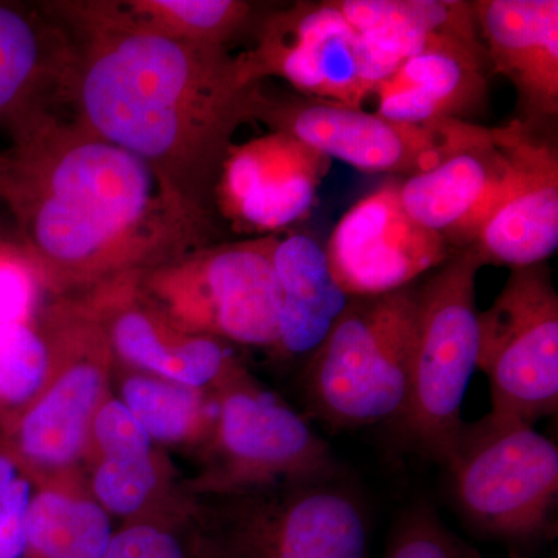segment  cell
<instances>
[{"label":"cell","mask_w":558,"mask_h":558,"mask_svg":"<svg viewBox=\"0 0 558 558\" xmlns=\"http://www.w3.org/2000/svg\"><path fill=\"white\" fill-rule=\"evenodd\" d=\"M75 43L61 89L92 134L145 161L193 218L211 226L234 132L255 117L263 84L227 47L165 38L119 2L54 7Z\"/></svg>","instance_id":"cell-1"},{"label":"cell","mask_w":558,"mask_h":558,"mask_svg":"<svg viewBox=\"0 0 558 558\" xmlns=\"http://www.w3.org/2000/svg\"><path fill=\"white\" fill-rule=\"evenodd\" d=\"M0 172L28 259L58 281H92L204 247L190 215L145 161L44 110L13 124Z\"/></svg>","instance_id":"cell-2"},{"label":"cell","mask_w":558,"mask_h":558,"mask_svg":"<svg viewBox=\"0 0 558 558\" xmlns=\"http://www.w3.org/2000/svg\"><path fill=\"white\" fill-rule=\"evenodd\" d=\"M444 468L473 534L531 557L557 537L558 449L532 425L490 413L464 422Z\"/></svg>","instance_id":"cell-3"},{"label":"cell","mask_w":558,"mask_h":558,"mask_svg":"<svg viewBox=\"0 0 558 558\" xmlns=\"http://www.w3.org/2000/svg\"><path fill=\"white\" fill-rule=\"evenodd\" d=\"M417 286L351 299L307 359L312 413L332 428L398 422L409 399Z\"/></svg>","instance_id":"cell-4"},{"label":"cell","mask_w":558,"mask_h":558,"mask_svg":"<svg viewBox=\"0 0 558 558\" xmlns=\"http://www.w3.org/2000/svg\"><path fill=\"white\" fill-rule=\"evenodd\" d=\"M481 267L473 248L457 250L417 286L409 399L395 425L407 444L442 468L464 425L462 403L478 369Z\"/></svg>","instance_id":"cell-5"},{"label":"cell","mask_w":558,"mask_h":558,"mask_svg":"<svg viewBox=\"0 0 558 558\" xmlns=\"http://www.w3.org/2000/svg\"><path fill=\"white\" fill-rule=\"evenodd\" d=\"M253 120L263 121L270 131L293 135L330 160L344 161L355 170L405 178L433 170L494 135V128L472 121L400 123L339 102L301 95L270 97L263 86Z\"/></svg>","instance_id":"cell-6"},{"label":"cell","mask_w":558,"mask_h":558,"mask_svg":"<svg viewBox=\"0 0 558 558\" xmlns=\"http://www.w3.org/2000/svg\"><path fill=\"white\" fill-rule=\"evenodd\" d=\"M478 369L490 387V414L534 427L558 410V293L548 264L510 269L478 314Z\"/></svg>","instance_id":"cell-7"},{"label":"cell","mask_w":558,"mask_h":558,"mask_svg":"<svg viewBox=\"0 0 558 558\" xmlns=\"http://www.w3.org/2000/svg\"><path fill=\"white\" fill-rule=\"evenodd\" d=\"M275 238L201 247L150 277L182 329L248 344L277 347L281 296L271 250Z\"/></svg>","instance_id":"cell-8"},{"label":"cell","mask_w":558,"mask_h":558,"mask_svg":"<svg viewBox=\"0 0 558 558\" xmlns=\"http://www.w3.org/2000/svg\"><path fill=\"white\" fill-rule=\"evenodd\" d=\"M255 83L277 76L301 97L362 108L402 62L360 35L336 2H296L264 22L242 53Z\"/></svg>","instance_id":"cell-9"},{"label":"cell","mask_w":558,"mask_h":558,"mask_svg":"<svg viewBox=\"0 0 558 558\" xmlns=\"http://www.w3.org/2000/svg\"><path fill=\"white\" fill-rule=\"evenodd\" d=\"M241 505L208 539L209 558H371L368 508L341 473Z\"/></svg>","instance_id":"cell-10"},{"label":"cell","mask_w":558,"mask_h":558,"mask_svg":"<svg viewBox=\"0 0 558 558\" xmlns=\"http://www.w3.org/2000/svg\"><path fill=\"white\" fill-rule=\"evenodd\" d=\"M399 189L392 180L355 202L325 245L330 271L351 299L409 288L450 258L446 241L410 218Z\"/></svg>","instance_id":"cell-11"},{"label":"cell","mask_w":558,"mask_h":558,"mask_svg":"<svg viewBox=\"0 0 558 558\" xmlns=\"http://www.w3.org/2000/svg\"><path fill=\"white\" fill-rule=\"evenodd\" d=\"M218 439L233 484L290 486L341 473L329 444L299 413L240 381H229L219 400Z\"/></svg>","instance_id":"cell-12"},{"label":"cell","mask_w":558,"mask_h":558,"mask_svg":"<svg viewBox=\"0 0 558 558\" xmlns=\"http://www.w3.org/2000/svg\"><path fill=\"white\" fill-rule=\"evenodd\" d=\"M330 163L325 154L281 131L231 145L216 207L238 231L277 236L310 216Z\"/></svg>","instance_id":"cell-13"},{"label":"cell","mask_w":558,"mask_h":558,"mask_svg":"<svg viewBox=\"0 0 558 558\" xmlns=\"http://www.w3.org/2000/svg\"><path fill=\"white\" fill-rule=\"evenodd\" d=\"M502 130L508 191L470 248L483 266L517 269L546 263L558 247V156L524 121Z\"/></svg>","instance_id":"cell-14"},{"label":"cell","mask_w":558,"mask_h":558,"mask_svg":"<svg viewBox=\"0 0 558 558\" xmlns=\"http://www.w3.org/2000/svg\"><path fill=\"white\" fill-rule=\"evenodd\" d=\"M509 156L505 130L461 150L427 172L400 182V201L410 218L438 234L449 247H472L484 223L505 199Z\"/></svg>","instance_id":"cell-15"},{"label":"cell","mask_w":558,"mask_h":558,"mask_svg":"<svg viewBox=\"0 0 558 558\" xmlns=\"http://www.w3.org/2000/svg\"><path fill=\"white\" fill-rule=\"evenodd\" d=\"M472 5L495 72L515 86L527 113L557 117V0H481Z\"/></svg>","instance_id":"cell-16"},{"label":"cell","mask_w":558,"mask_h":558,"mask_svg":"<svg viewBox=\"0 0 558 558\" xmlns=\"http://www.w3.org/2000/svg\"><path fill=\"white\" fill-rule=\"evenodd\" d=\"M486 61L483 44L464 40L413 54L374 90L376 112L411 124L469 121L486 105Z\"/></svg>","instance_id":"cell-17"},{"label":"cell","mask_w":558,"mask_h":558,"mask_svg":"<svg viewBox=\"0 0 558 558\" xmlns=\"http://www.w3.org/2000/svg\"><path fill=\"white\" fill-rule=\"evenodd\" d=\"M281 307L277 347L289 357H311L347 310L351 296L330 271L325 247L310 234L275 238L271 250Z\"/></svg>","instance_id":"cell-18"},{"label":"cell","mask_w":558,"mask_h":558,"mask_svg":"<svg viewBox=\"0 0 558 558\" xmlns=\"http://www.w3.org/2000/svg\"><path fill=\"white\" fill-rule=\"evenodd\" d=\"M109 339L132 365L185 387L201 389L238 377L231 352L219 339L189 330L178 336L156 315L132 304L113 312Z\"/></svg>","instance_id":"cell-19"},{"label":"cell","mask_w":558,"mask_h":558,"mask_svg":"<svg viewBox=\"0 0 558 558\" xmlns=\"http://www.w3.org/2000/svg\"><path fill=\"white\" fill-rule=\"evenodd\" d=\"M349 24L403 62L450 40L481 44L472 3L457 0H336Z\"/></svg>","instance_id":"cell-20"},{"label":"cell","mask_w":558,"mask_h":558,"mask_svg":"<svg viewBox=\"0 0 558 558\" xmlns=\"http://www.w3.org/2000/svg\"><path fill=\"white\" fill-rule=\"evenodd\" d=\"M105 388V374L92 362L70 366L27 411L17 432L25 458L43 468L75 461L86 444Z\"/></svg>","instance_id":"cell-21"},{"label":"cell","mask_w":558,"mask_h":558,"mask_svg":"<svg viewBox=\"0 0 558 558\" xmlns=\"http://www.w3.org/2000/svg\"><path fill=\"white\" fill-rule=\"evenodd\" d=\"M46 35L25 11L0 2V120L13 126L43 110L36 105L49 76H64L65 61L53 64Z\"/></svg>","instance_id":"cell-22"},{"label":"cell","mask_w":558,"mask_h":558,"mask_svg":"<svg viewBox=\"0 0 558 558\" xmlns=\"http://www.w3.org/2000/svg\"><path fill=\"white\" fill-rule=\"evenodd\" d=\"M106 510L54 492L32 498L24 558H105L112 539Z\"/></svg>","instance_id":"cell-23"},{"label":"cell","mask_w":558,"mask_h":558,"mask_svg":"<svg viewBox=\"0 0 558 558\" xmlns=\"http://www.w3.org/2000/svg\"><path fill=\"white\" fill-rule=\"evenodd\" d=\"M119 5L140 27L165 38L223 47L253 11L244 0H123Z\"/></svg>","instance_id":"cell-24"},{"label":"cell","mask_w":558,"mask_h":558,"mask_svg":"<svg viewBox=\"0 0 558 558\" xmlns=\"http://www.w3.org/2000/svg\"><path fill=\"white\" fill-rule=\"evenodd\" d=\"M150 439L179 440L202 421L204 399L199 389L174 381L132 377L123 385V400Z\"/></svg>","instance_id":"cell-25"},{"label":"cell","mask_w":558,"mask_h":558,"mask_svg":"<svg viewBox=\"0 0 558 558\" xmlns=\"http://www.w3.org/2000/svg\"><path fill=\"white\" fill-rule=\"evenodd\" d=\"M381 558H484L454 534L427 502L403 509L389 529Z\"/></svg>","instance_id":"cell-26"},{"label":"cell","mask_w":558,"mask_h":558,"mask_svg":"<svg viewBox=\"0 0 558 558\" xmlns=\"http://www.w3.org/2000/svg\"><path fill=\"white\" fill-rule=\"evenodd\" d=\"M46 341L28 323L0 325V405H21L43 387L49 373Z\"/></svg>","instance_id":"cell-27"},{"label":"cell","mask_w":558,"mask_h":558,"mask_svg":"<svg viewBox=\"0 0 558 558\" xmlns=\"http://www.w3.org/2000/svg\"><path fill=\"white\" fill-rule=\"evenodd\" d=\"M156 480L150 457L105 458L95 473L94 488L110 512L131 515L149 497Z\"/></svg>","instance_id":"cell-28"},{"label":"cell","mask_w":558,"mask_h":558,"mask_svg":"<svg viewBox=\"0 0 558 558\" xmlns=\"http://www.w3.org/2000/svg\"><path fill=\"white\" fill-rule=\"evenodd\" d=\"M92 429L105 458L150 457L153 439L121 400H110L98 409Z\"/></svg>","instance_id":"cell-29"},{"label":"cell","mask_w":558,"mask_h":558,"mask_svg":"<svg viewBox=\"0 0 558 558\" xmlns=\"http://www.w3.org/2000/svg\"><path fill=\"white\" fill-rule=\"evenodd\" d=\"M38 296L36 267L31 259L0 250V325L28 323Z\"/></svg>","instance_id":"cell-30"},{"label":"cell","mask_w":558,"mask_h":558,"mask_svg":"<svg viewBox=\"0 0 558 558\" xmlns=\"http://www.w3.org/2000/svg\"><path fill=\"white\" fill-rule=\"evenodd\" d=\"M31 502V483L22 478L0 497V558L25 557Z\"/></svg>","instance_id":"cell-31"},{"label":"cell","mask_w":558,"mask_h":558,"mask_svg":"<svg viewBox=\"0 0 558 558\" xmlns=\"http://www.w3.org/2000/svg\"><path fill=\"white\" fill-rule=\"evenodd\" d=\"M105 558H189L178 537L156 526L124 529L110 539Z\"/></svg>","instance_id":"cell-32"},{"label":"cell","mask_w":558,"mask_h":558,"mask_svg":"<svg viewBox=\"0 0 558 558\" xmlns=\"http://www.w3.org/2000/svg\"><path fill=\"white\" fill-rule=\"evenodd\" d=\"M17 480H20V476H17L14 462L5 454H0V497L7 494Z\"/></svg>","instance_id":"cell-33"},{"label":"cell","mask_w":558,"mask_h":558,"mask_svg":"<svg viewBox=\"0 0 558 558\" xmlns=\"http://www.w3.org/2000/svg\"><path fill=\"white\" fill-rule=\"evenodd\" d=\"M509 558H534L531 556H526V554H521L519 550H508ZM549 558H557V556H550Z\"/></svg>","instance_id":"cell-34"},{"label":"cell","mask_w":558,"mask_h":558,"mask_svg":"<svg viewBox=\"0 0 558 558\" xmlns=\"http://www.w3.org/2000/svg\"><path fill=\"white\" fill-rule=\"evenodd\" d=\"M3 163H5V156L0 154V172H2Z\"/></svg>","instance_id":"cell-35"}]
</instances>
